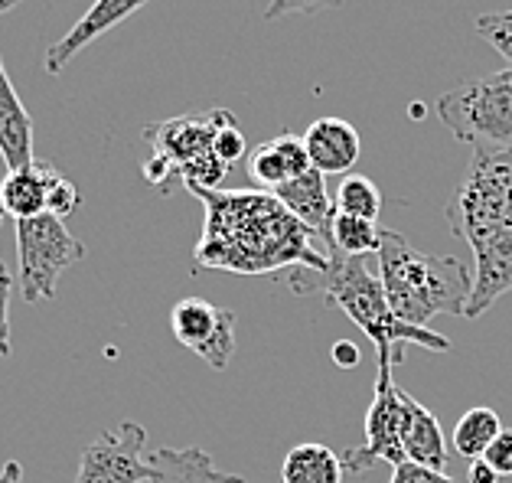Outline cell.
<instances>
[{
	"label": "cell",
	"mask_w": 512,
	"mask_h": 483,
	"mask_svg": "<svg viewBox=\"0 0 512 483\" xmlns=\"http://www.w3.org/2000/svg\"><path fill=\"white\" fill-rule=\"evenodd\" d=\"M206 206L193 265L199 271L271 275V271H327L330 252L265 190L193 193Z\"/></svg>",
	"instance_id": "obj_1"
},
{
	"label": "cell",
	"mask_w": 512,
	"mask_h": 483,
	"mask_svg": "<svg viewBox=\"0 0 512 483\" xmlns=\"http://www.w3.org/2000/svg\"><path fill=\"white\" fill-rule=\"evenodd\" d=\"M327 258H330L327 271H314V268L287 271L291 291L294 294L317 291L323 294V301L330 307H340V311L372 340V346H376L379 366L402 363L405 343L424 346V350H431V353L451 350V340H447L444 333H437L431 327H408L392 314L379 271H372L366 265V258H349L340 252H330Z\"/></svg>",
	"instance_id": "obj_2"
},
{
	"label": "cell",
	"mask_w": 512,
	"mask_h": 483,
	"mask_svg": "<svg viewBox=\"0 0 512 483\" xmlns=\"http://www.w3.org/2000/svg\"><path fill=\"white\" fill-rule=\"evenodd\" d=\"M379 278L392 314L408 327H428L437 314L464 317L473 275L451 255L415 249L402 232H382Z\"/></svg>",
	"instance_id": "obj_3"
},
{
	"label": "cell",
	"mask_w": 512,
	"mask_h": 483,
	"mask_svg": "<svg viewBox=\"0 0 512 483\" xmlns=\"http://www.w3.org/2000/svg\"><path fill=\"white\" fill-rule=\"evenodd\" d=\"M499 222H512V151L477 144L464 180L447 203V226L467 242Z\"/></svg>",
	"instance_id": "obj_4"
},
{
	"label": "cell",
	"mask_w": 512,
	"mask_h": 483,
	"mask_svg": "<svg viewBox=\"0 0 512 483\" xmlns=\"http://www.w3.org/2000/svg\"><path fill=\"white\" fill-rule=\"evenodd\" d=\"M437 118L457 141L512 151V69L490 72L441 95Z\"/></svg>",
	"instance_id": "obj_5"
},
{
	"label": "cell",
	"mask_w": 512,
	"mask_h": 483,
	"mask_svg": "<svg viewBox=\"0 0 512 483\" xmlns=\"http://www.w3.org/2000/svg\"><path fill=\"white\" fill-rule=\"evenodd\" d=\"M85 258V245L56 216L17 222V278L27 304L53 301L62 271Z\"/></svg>",
	"instance_id": "obj_6"
},
{
	"label": "cell",
	"mask_w": 512,
	"mask_h": 483,
	"mask_svg": "<svg viewBox=\"0 0 512 483\" xmlns=\"http://www.w3.org/2000/svg\"><path fill=\"white\" fill-rule=\"evenodd\" d=\"M346 474H366L379 461L385 464H405L402 448V389L392 382V366H379L376 373V392L366 415V444L349 448L340 454Z\"/></svg>",
	"instance_id": "obj_7"
},
{
	"label": "cell",
	"mask_w": 512,
	"mask_h": 483,
	"mask_svg": "<svg viewBox=\"0 0 512 483\" xmlns=\"http://www.w3.org/2000/svg\"><path fill=\"white\" fill-rule=\"evenodd\" d=\"M170 330L180 346L212 369H226L235 353V311L203 297H183L170 311Z\"/></svg>",
	"instance_id": "obj_8"
},
{
	"label": "cell",
	"mask_w": 512,
	"mask_h": 483,
	"mask_svg": "<svg viewBox=\"0 0 512 483\" xmlns=\"http://www.w3.org/2000/svg\"><path fill=\"white\" fill-rule=\"evenodd\" d=\"M144 444L147 431L137 421H121L115 431H102L82 451L76 483H144L151 477Z\"/></svg>",
	"instance_id": "obj_9"
},
{
	"label": "cell",
	"mask_w": 512,
	"mask_h": 483,
	"mask_svg": "<svg viewBox=\"0 0 512 483\" xmlns=\"http://www.w3.org/2000/svg\"><path fill=\"white\" fill-rule=\"evenodd\" d=\"M467 245L477 258V268H473V291L464 317L477 320L506 291H512V222H499V226L470 235Z\"/></svg>",
	"instance_id": "obj_10"
},
{
	"label": "cell",
	"mask_w": 512,
	"mask_h": 483,
	"mask_svg": "<svg viewBox=\"0 0 512 483\" xmlns=\"http://www.w3.org/2000/svg\"><path fill=\"white\" fill-rule=\"evenodd\" d=\"M144 4L147 0H95V4L82 14V20L76 23V27H72L66 36H59V40L46 49V59H43L46 72L49 76H59V72L76 59L79 49L95 43L98 36H105L111 27H118L121 20L137 14Z\"/></svg>",
	"instance_id": "obj_11"
},
{
	"label": "cell",
	"mask_w": 512,
	"mask_h": 483,
	"mask_svg": "<svg viewBox=\"0 0 512 483\" xmlns=\"http://www.w3.org/2000/svg\"><path fill=\"white\" fill-rule=\"evenodd\" d=\"M304 144L310 154V167L323 177H349V170L359 164L362 154L359 131L343 118H317L304 131Z\"/></svg>",
	"instance_id": "obj_12"
},
{
	"label": "cell",
	"mask_w": 512,
	"mask_h": 483,
	"mask_svg": "<svg viewBox=\"0 0 512 483\" xmlns=\"http://www.w3.org/2000/svg\"><path fill=\"white\" fill-rule=\"evenodd\" d=\"M274 196H278V203L287 209V213L314 232V239L323 245V249L333 252L330 249V222L336 216V209H333V193L327 190V177H323V173L307 170L301 177L287 180L281 190H274Z\"/></svg>",
	"instance_id": "obj_13"
},
{
	"label": "cell",
	"mask_w": 512,
	"mask_h": 483,
	"mask_svg": "<svg viewBox=\"0 0 512 483\" xmlns=\"http://www.w3.org/2000/svg\"><path fill=\"white\" fill-rule=\"evenodd\" d=\"M147 483H248L242 474L219 470L203 448H157L147 457Z\"/></svg>",
	"instance_id": "obj_14"
},
{
	"label": "cell",
	"mask_w": 512,
	"mask_h": 483,
	"mask_svg": "<svg viewBox=\"0 0 512 483\" xmlns=\"http://www.w3.org/2000/svg\"><path fill=\"white\" fill-rule=\"evenodd\" d=\"M402 448H405V461L441 470V474L447 470V461H451L441 421L421 402L411 399L405 389H402Z\"/></svg>",
	"instance_id": "obj_15"
},
{
	"label": "cell",
	"mask_w": 512,
	"mask_h": 483,
	"mask_svg": "<svg viewBox=\"0 0 512 483\" xmlns=\"http://www.w3.org/2000/svg\"><path fill=\"white\" fill-rule=\"evenodd\" d=\"M59 177L62 173L53 164H46V160H33L30 167L7 170L4 183H0V209L7 216H14L17 222L43 216L49 190H53V183Z\"/></svg>",
	"instance_id": "obj_16"
},
{
	"label": "cell",
	"mask_w": 512,
	"mask_h": 483,
	"mask_svg": "<svg viewBox=\"0 0 512 483\" xmlns=\"http://www.w3.org/2000/svg\"><path fill=\"white\" fill-rule=\"evenodd\" d=\"M0 157L7 170H20L33 164V118L23 108L20 95L10 82L4 59H0Z\"/></svg>",
	"instance_id": "obj_17"
},
{
	"label": "cell",
	"mask_w": 512,
	"mask_h": 483,
	"mask_svg": "<svg viewBox=\"0 0 512 483\" xmlns=\"http://www.w3.org/2000/svg\"><path fill=\"white\" fill-rule=\"evenodd\" d=\"M346 470L340 454L327 444L307 441L287 451L281 464V480L284 483H343Z\"/></svg>",
	"instance_id": "obj_18"
},
{
	"label": "cell",
	"mask_w": 512,
	"mask_h": 483,
	"mask_svg": "<svg viewBox=\"0 0 512 483\" xmlns=\"http://www.w3.org/2000/svg\"><path fill=\"white\" fill-rule=\"evenodd\" d=\"M503 431V421L493 412V408H470V412L460 415L457 428H454V451L467 461H477L486 454V448L496 441V435Z\"/></svg>",
	"instance_id": "obj_19"
},
{
	"label": "cell",
	"mask_w": 512,
	"mask_h": 483,
	"mask_svg": "<svg viewBox=\"0 0 512 483\" xmlns=\"http://www.w3.org/2000/svg\"><path fill=\"white\" fill-rule=\"evenodd\" d=\"M382 232L385 229H379V222L336 213L333 222H330V249L340 252V255H349V258L379 255Z\"/></svg>",
	"instance_id": "obj_20"
},
{
	"label": "cell",
	"mask_w": 512,
	"mask_h": 483,
	"mask_svg": "<svg viewBox=\"0 0 512 483\" xmlns=\"http://www.w3.org/2000/svg\"><path fill=\"white\" fill-rule=\"evenodd\" d=\"M333 209L340 216H356V219L376 222L382 213V193L369 177L349 173V177L340 180V187H336V193H333Z\"/></svg>",
	"instance_id": "obj_21"
},
{
	"label": "cell",
	"mask_w": 512,
	"mask_h": 483,
	"mask_svg": "<svg viewBox=\"0 0 512 483\" xmlns=\"http://www.w3.org/2000/svg\"><path fill=\"white\" fill-rule=\"evenodd\" d=\"M248 180H252L258 190L274 193V190H281L287 180H294V170L287 167V160L278 151V144L265 141L248 154Z\"/></svg>",
	"instance_id": "obj_22"
},
{
	"label": "cell",
	"mask_w": 512,
	"mask_h": 483,
	"mask_svg": "<svg viewBox=\"0 0 512 483\" xmlns=\"http://www.w3.org/2000/svg\"><path fill=\"white\" fill-rule=\"evenodd\" d=\"M212 154H216L226 167L239 164L245 154V134L239 125H235V118L226 108H216V141H212Z\"/></svg>",
	"instance_id": "obj_23"
},
{
	"label": "cell",
	"mask_w": 512,
	"mask_h": 483,
	"mask_svg": "<svg viewBox=\"0 0 512 483\" xmlns=\"http://www.w3.org/2000/svg\"><path fill=\"white\" fill-rule=\"evenodd\" d=\"M477 33L490 46H496L499 53H503L512 63V17H506V14H486V17L477 20Z\"/></svg>",
	"instance_id": "obj_24"
},
{
	"label": "cell",
	"mask_w": 512,
	"mask_h": 483,
	"mask_svg": "<svg viewBox=\"0 0 512 483\" xmlns=\"http://www.w3.org/2000/svg\"><path fill=\"white\" fill-rule=\"evenodd\" d=\"M79 206H82V193H79V187H76L72 180L59 177V180L53 183V190H49L46 213H49V216H56V219H69Z\"/></svg>",
	"instance_id": "obj_25"
},
{
	"label": "cell",
	"mask_w": 512,
	"mask_h": 483,
	"mask_svg": "<svg viewBox=\"0 0 512 483\" xmlns=\"http://www.w3.org/2000/svg\"><path fill=\"white\" fill-rule=\"evenodd\" d=\"M346 0H271L265 10V20H281L291 14H320V10L340 7Z\"/></svg>",
	"instance_id": "obj_26"
},
{
	"label": "cell",
	"mask_w": 512,
	"mask_h": 483,
	"mask_svg": "<svg viewBox=\"0 0 512 483\" xmlns=\"http://www.w3.org/2000/svg\"><path fill=\"white\" fill-rule=\"evenodd\" d=\"M483 461L490 464L499 477H509L512 474V428H503L496 435V441L486 448V454H483Z\"/></svg>",
	"instance_id": "obj_27"
},
{
	"label": "cell",
	"mask_w": 512,
	"mask_h": 483,
	"mask_svg": "<svg viewBox=\"0 0 512 483\" xmlns=\"http://www.w3.org/2000/svg\"><path fill=\"white\" fill-rule=\"evenodd\" d=\"M10 294H14V275L0 265V356H10Z\"/></svg>",
	"instance_id": "obj_28"
},
{
	"label": "cell",
	"mask_w": 512,
	"mask_h": 483,
	"mask_svg": "<svg viewBox=\"0 0 512 483\" xmlns=\"http://www.w3.org/2000/svg\"><path fill=\"white\" fill-rule=\"evenodd\" d=\"M389 483H457V480L441 474V470H431V467H421V464L405 461V464L392 467V480Z\"/></svg>",
	"instance_id": "obj_29"
},
{
	"label": "cell",
	"mask_w": 512,
	"mask_h": 483,
	"mask_svg": "<svg viewBox=\"0 0 512 483\" xmlns=\"http://www.w3.org/2000/svg\"><path fill=\"white\" fill-rule=\"evenodd\" d=\"M359 350H356V343H349V340H336L333 343V363L336 366H343V369H353L359 366Z\"/></svg>",
	"instance_id": "obj_30"
},
{
	"label": "cell",
	"mask_w": 512,
	"mask_h": 483,
	"mask_svg": "<svg viewBox=\"0 0 512 483\" xmlns=\"http://www.w3.org/2000/svg\"><path fill=\"white\" fill-rule=\"evenodd\" d=\"M467 480L470 483H499V474L483 461V457H477V461H470V470H467Z\"/></svg>",
	"instance_id": "obj_31"
},
{
	"label": "cell",
	"mask_w": 512,
	"mask_h": 483,
	"mask_svg": "<svg viewBox=\"0 0 512 483\" xmlns=\"http://www.w3.org/2000/svg\"><path fill=\"white\" fill-rule=\"evenodd\" d=\"M0 483H23V467L20 461H7L0 470Z\"/></svg>",
	"instance_id": "obj_32"
},
{
	"label": "cell",
	"mask_w": 512,
	"mask_h": 483,
	"mask_svg": "<svg viewBox=\"0 0 512 483\" xmlns=\"http://www.w3.org/2000/svg\"><path fill=\"white\" fill-rule=\"evenodd\" d=\"M14 4H17V0H0V14H7V10L14 7Z\"/></svg>",
	"instance_id": "obj_33"
},
{
	"label": "cell",
	"mask_w": 512,
	"mask_h": 483,
	"mask_svg": "<svg viewBox=\"0 0 512 483\" xmlns=\"http://www.w3.org/2000/svg\"><path fill=\"white\" fill-rule=\"evenodd\" d=\"M4 216H7V213H4V209H0V226H4Z\"/></svg>",
	"instance_id": "obj_34"
},
{
	"label": "cell",
	"mask_w": 512,
	"mask_h": 483,
	"mask_svg": "<svg viewBox=\"0 0 512 483\" xmlns=\"http://www.w3.org/2000/svg\"><path fill=\"white\" fill-rule=\"evenodd\" d=\"M506 17H512V10H509V14H506Z\"/></svg>",
	"instance_id": "obj_35"
}]
</instances>
